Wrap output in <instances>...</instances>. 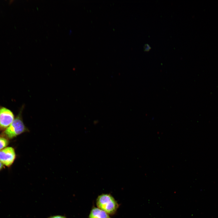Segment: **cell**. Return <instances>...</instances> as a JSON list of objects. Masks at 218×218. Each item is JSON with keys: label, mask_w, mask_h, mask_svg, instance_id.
Segmentation results:
<instances>
[{"label": "cell", "mask_w": 218, "mask_h": 218, "mask_svg": "<svg viewBox=\"0 0 218 218\" xmlns=\"http://www.w3.org/2000/svg\"><path fill=\"white\" fill-rule=\"evenodd\" d=\"M88 218H111L110 215L97 207H94L91 210Z\"/></svg>", "instance_id": "5b68a950"}, {"label": "cell", "mask_w": 218, "mask_h": 218, "mask_svg": "<svg viewBox=\"0 0 218 218\" xmlns=\"http://www.w3.org/2000/svg\"><path fill=\"white\" fill-rule=\"evenodd\" d=\"M8 140L6 138L0 137V150L5 148L8 144Z\"/></svg>", "instance_id": "8992f818"}, {"label": "cell", "mask_w": 218, "mask_h": 218, "mask_svg": "<svg viewBox=\"0 0 218 218\" xmlns=\"http://www.w3.org/2000/svg\"><path fill=\"white\" fill-rule=\"evenodd\" d=\"M96 204L97 207L109 215L116 213L119 204L114 198L110 194H102L97 198Z\"/></svg>", "instance_id": "7a4b0ae2"}, {"label": "cell", "mask_w": 218, "mask_h": 218, "mask_svg": "<svg viewBox=\"0 0 218 218\" xmlns=\"http://www.w3.org/2000/svg\"><path fill=\"white\" fill-rule=\"evenodd\" d=\"M48 218H67L64 216L61 215H55L50 216Z\"/></svg>", "instance_id": "52a82bcc"}, {"label": "cell", "mask_w": 218, "mask_h": 218, "mask_svg": "<svg viewBox=\"0 0 218 218\" xmlns=\"http://www.w3.org/2000/svg\"><path fill=\"white\" fill-rule=\"evenodd\" d=\"M24 107V106H23L13 122L3 132L4 134L10 139L29 131L24 125L22 120V114Z\"/></svg>", "instance_id": "6da1fadb"}, {"label": "cell", "mask_w": 218, "mask_h": 218, "mask_svg": "<svg viewBox=\"0 0 218 218\" xmlns=\"http://www.w3.org/2000/svg\"><path fill=\"white\" fill-rule=\"evenodd\" d=\"M14 116L12 112L4 107H0V129H6L13 122Z\"/></svg>", "instance_id": "3957f363"}, {"label": "cell", "mask_w": 218, "mask_h": 218, "mask_svg": "<svg viewBox=\"0 0 218 218\" xmlns=\"http://www.w3.org/2000/svg\"><path fill=\"white\" fill-rule=\"evenodd\" d=\"M14 149L7 147L0 150V161L3 164L9 167L13 163L15 158Z\"/></svg>", "instance_id": "277c9868"}, {"label": "cell", "mask_w": 218, "mask_h": 218, "mask_svg": "<svg viewBox=\"0 0 218 218\" xmlns=\"http://www.w3.org/2000/svg\"><path fill=\"white\" fill-rule=\"evenodd\" d=\"M3 164L0 161V170L3 167Z\"/></svg>", "instance_id": "ba28073f"}]
</instances>
